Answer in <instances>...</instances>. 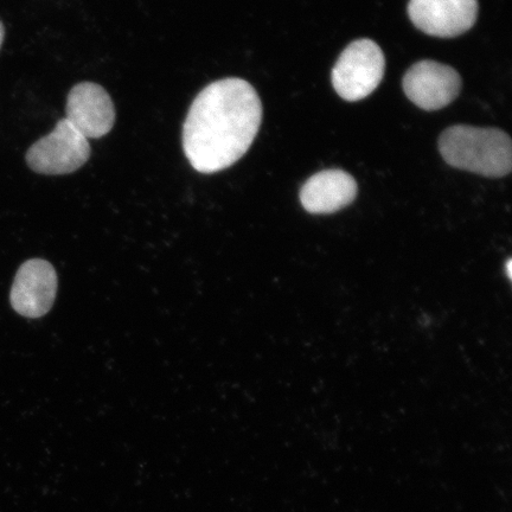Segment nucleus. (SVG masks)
<instances>
[{
	"label": "nucleus",
	"mask_w": 512,
	"mask_h": 512,
	"mask_svg": "<svg viewBox=\"0 0 512 512\" xmlns=\"http://www.w3.org/2000/svg\"><path fill=\"white\" fill-rule=\"evenodd\" d=\"M57 275L48 261L31 259L19 267L10 300L14 310L27 318H40L53 306Z\"/></svg>",
	"instance_id": "obj_7"
},
{
	"label": "nucleus",
	"mask_w": 512,
	"mask_h": 512,
	"mask_svg": "<svg viewBox=\"0 0 512 512\" xmlns=\"http://www.w3.org/2000/svg\"><path fill=\"white\" fill-rule=\"evenodd\" d=\"M511 260L508 261V264H507V270H508V277L511 278V275H512V272H511Z\"/></svg>",
	"instance_id": "obj_11"
},
{
	"label": "nucleus",
	"mask_w": 512,
	"mask_h": 512,
	"mask_svg": "<svg viewBox=\"0 0 512 512\" xmlns=\"http://www.w3.org/2000/svg\"><path fill=\"white\" fill-rule=\"evenodd\" d=\"M462 78L456 69L435 61H421L403 78L407 98L425 111H438L458 98Z\"/></svg>",
	"instance_id": "obj_5"
},
{
	"label": "nucleus",
	"mask_w": 512,
	"mask_h": 512,
	"mask_svg": "<svg viewBox=\"0 0 512 512\" xmlns=\"http://www.w3.org/2000/svg\"><path fill=\"white\" fill-rule=\"evenodd\" d=\"M262 104L245 80L210 83L196 96L183 127V149L192 168L215 174L246 155L258 136Z\"/></svg>",
	"instance_id": "obj_1"
},
{
	"label": "nucleus",
	"mask_w": 512,
	"mask_h": 512,
	"mask_svg": "<svg viewBox=\"0 0 512 512\" xmlns=\"http://www.w3.org/2000/svg\"><path fill=\"white\" fill-rule=\"evenodd\" d=\"M357 195V183L348 172L325 170L313 175L300 191V201L311 214H332L348 207Z\"/></svg>",
	"instance_id": "obj_9"
},
{
	"label": "nucleus",
	"mask_w": 512,
	"mask_h": 512,
	"mask_svg": "<svg viewBox=\"0 0 512 512\" xmlns=\"http://www.w3.org/2000/svg\"><path fill=\"white\" fill-rule=\"evenodd\" d=\"M4 36H5L4 25H3L2 22H0V48H2V44H3V41H4Z\"/></svg>",
	"instance_id": "obj_10"
},
{
	"label": "nucleus",
	"mask_w": 512,
	"mask_h": 512,
	"mask_svg": "<svg viewBox=\"0 0 512 512\" xmlns=\"http://www.w3.org/2000/svg\"><path fill=\"white\" fill-rule=\"evenodd\" d=\"M439 150L448 165L473 174L501 178L511 171V139L497 128L452 126L441 134Z\"/></svg>",
	"instance_id": "obj_2"
},
{
	"label": "nucleus",
	"mask_w": 512,
	"mask_h": 512,
	"mask_svg": "<svg viewBox=\"0 0 512 512\" xmlns=\"http://www.w3.org/2000/svg\"><path fill=\"white\" fill-rule=\"evenodd\" d=\"M89 157L88 139L67 119H62L53 132L30 147L27 163L37 174L59 176L79 170Z\"/></svg>",
	"instance_id": "obj_4"
},
{
	"label": "nucleus",
	"mask_w": 512,
	"mask_h": 512,
	"mask_svg": "<svg viewBox=\"0 0 512 512\" xmlns=\"http://www.w3.org/2000/svg\"><path fill=\"white\" fill-rule=\"evenodd\" d=\"M408 14L416 28L435 37H456L477 21V0H411Z\"/></svg>",
	"instance_id": "obj_6"
},
{
	"label": "nucleus",
	"mask_w": 512,
	"mask_h": 512,
	"mask_svg": "<svg viewBox=\"0 0 512 512\" xmlns=\"http://www.w3.org/2000/svg\"><path fill=\"white\" fill-rule=\"evenodd\" d=\"M66 119L87 139L110 133L115 121L111 96L99 85L82 82L70 91Z\"/></svg>",
	"instance_id": "obj_8"
},
{
	"label": "nucleus",
	"mask_w": 512,
	"mask_h": 512,
	"mask_svg": "<svg viewBox=\"0 0 512 512\" xmlns=\"http://www.w3.org/2000/svg\"><path fill=\"white\" fill-rule=\"evenodd\" d=\"M386 69L383 51L374 41L357 40L339 56L332 70V85L342 99L360 101L379 87Z\"/></svg>",
	"instance_id": "obj_3"
}]
</instances>
